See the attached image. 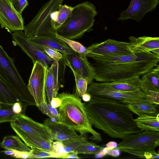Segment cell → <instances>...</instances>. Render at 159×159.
Returning a JSON list of instances; mask_svg holds the SVG:
<instances>
[{
  "label": "cell",
  "instance_id": "obj_1",
  "mask_svg": "<svg viewBox=\"0 0 159 159\" xmlns=\"http://www.w3.org/2000/svg\"><path fill=\"white\" fill-rule=\"evenodd\" d=\"M84 105L91 125L111 138L122 139L143 131L138 127L128 104L94 97L84 103Z\"/></svg>",
  "mask_w": 159,
  "mask_h": 159
},
{
  "label": "cell",
  "instance_id": "obj_2",
  "mask_svg": "<svg viewBox=\"0 0 159 159\" xmlns=\"http://www.w3.org/2000/svg\"><path fill=\"white\" fill-rule=\"evenodd\" d=\"M95 71L94 79L99 82H111L140 76L150 71L157 64L159 55L152 52L135 53L121 56H105L89 53Z\"/></svg>",
  "mask_w": 159,
  "mask_h": 159
},
{
  "label": "cell",
  "instance_id": "obj_3",
  "mask_svg": "<svg viewBox=\"0 0 159 159\" xmlns=\"http://www.w3.org/2000/svg\"><path fill=\"white\" fill-rule=\"evenodd\" d=\"M57 97L61 100L59 107V121L71 127L82 135L87 133L92 135L91 138L98 142L102 141L100 134L92 128L86 112L84 103L75 94L63 92Z\"/></svg>",
  "mask_w": 159,
  "mask_h": 159
},
{
  "label": "cell",
  "instance_id": "obj_4",
  "mask_svg": "<svg viewBox=\"0 0 159 159\" xmlns=\"http://www.w3.org/2000/svg\"><path fill=\"white\" fill-rule=\"evenodd\" d=\"M91 2L86 1L75 7L70 16L57 30L58 34L67 39L81 38L87 32L93 30L94 18L97 12Z\"/></svg>",
  "mask_w": 159,
  "mask_h": 159
},
{
  "label": "cell",
  "instance_id": "obj_5",
  "mask_svg": "<svg viewBox=\"0 0 159 159\" xmlns=\"http://www.w3.org/2000/svg\"><path fill=\"white\" fill-rule=\"evenodd\" d=\"M0 77L16 96L23 107L35 105L34 100L13 59L0 45Z\"/></svg>",
  "mask_w": 159,
  "mask_h": 159
},
{
  "label": "cell",
  "instance_id": "obj_6",
  "mask_svg": "<svg viewBox=\"0 0 159 159\" xmlns=\"http://www.w3.org/2000/svg\"><path fill=\"white\" fill-rule=\"evenodd\" d=\"M122 139L116 148L139 158H159V154L155 151L159 145V132L143 130Z\"/></svg>",
  "mask_w": 159,
  "mask_h": 159
},
{
  "label": "cell",
  "instance_id": "obj_7",
  "mask_svg": "<svg viewBox=\"0 0 159 159\" xmlns=\"http://www.w3.org/2000/svg\"><path fill=\"white\" fill-rule=\"evenodd\" d=\"M63 0H49L43 5L32 20L24 27L25 36L30 38L42 35L55 36L57 32L53 28L52 21Z\"/></svg>",
  "mask_w": 159,
  "mask_h": 159
},
{
  "label": "cell",
  "instance_id": "obj_8",
  "mask_svg": "<svg viewBox=\"0 0 159 159\" xmlns=\"http://www.w3.org/2000/svg\"><path fill=\"white\" fill-rule=\"evenodd\" d=\"M86 93L90 95L91 98H107L127 104L144 101L150 102L148 95L140 90L132 91L116 90L102 86L98 82H93L89 84Z\"/></svg>",
  "mask_w": 159,
  "mask_h": 159
},
{
  "label": "cell",
  "instance_id": "obj_9",
  "mask_svg": "<svg viewBox=\"0 0 159 159\" xmlns=\"http://www.w3.org/2000/svg\"><path fill=\"white\" fill-rule=\"evenodd\" d=\"M12 38L13 45L19 47L22 51L30 58L33 64L38 61L48 69L49 65L55 61L28 39L22 30L14 31Z\"/></svg>",
  "mask_w": 159,
  "mask_h": 159
},
{
  "label": "cell",
  "instance_id": "obj_10",
  "mask_svg": "<svg viewBox=\"0 0 159 159\" xmlns=\"http://www.w3.org/2000/svg\"><path fill=\"white\" fill-rule=\"evenodd\" d=\"M47 69L41 63L36 62L34 64L29 80L27 86L37 107L43 103L47 102L45 90Z\"/></svg>",
  "mask_w": 159,
  "mask_h": 159
},
{
  "label": "cell",
  "instance_id": "obj_11",
  "mask_svg": "<svg viewBox=\"0 0 159 159\" xmlns=\"http://www.w3.org/2000/svg\"><path fill=\"white\" fill-rule=\"evenodd\" d=\"M93 54L105 56H121L134 54L129 43L108 39L87 48Z\"/></svg>",
  "mask_w": 159,
  "mask_h": 159
},
{
  "label": "cell",
  "instance_id": "obj_12",
  "mask_svg": "<svg viewBox=\"0 0 159 159\" xmlns=\"http://www.w3.org/2000/svg\"><path fill=\"white\" fill-rule=\"evenodd\" d=\"M0 25L10 33L24 30L21 14L15 10L9 0H0Z\"/></svg>",
  "mask_w": 159,
  "mask_h": 159
},
{
  "label": "cell",
  "instance_id": "obj_13",
  "mask_svg": "<svg viewBox=\"0 0 159 159\" xmlns=\"http://www.w3.org/2000/svg\"><path fill=\"white\" fill-rule=\"evenodd\" d=\"M11 123L26 132L51 143L54 141L50 131L43 124L34 121L25 114H18Z\"/></svg>",
  "mask_w": 159,
  "mask_h": 159
},
{
  "label": "cell",
  "instance_id": "obj_14",
  "mask_svg": "<svg viewBox=\"0 0 159 159\" xmlns=\"http://www.w3.org/2000/svg\"><path fill=\"white\" fill-rule=\"evenodd\" d=\"M159 3L158 0H131L128 8L121 11L118 20L131 19L139 22L147 13L154 10Z\"/></svg>",
  "mask_w": 159,
  "mask_h": 159
},
{
  "label": "cell",
  "instance_id": "obj_15",
  "mask_svg": "<svg viewBox=\"0 0 159 159\" xmlns=\"http://www.w3.org/2000/svg\"><path fill=\"white\" fill-rule=\"evenodd\" d=\"M63 55L66 65L71 70L86 80L88 85L93 82L95 71L93 66L88 61L87 57H82L77 53Z\"/></svg>",
  "mask_w": 159,
  "mask_h": 159
},
{
  "label": "cell",
  "instance_id": "obj_16",
  "mask_svg": "<svg viewBox=\"0 0 159 159\" xmlns=\"http://www.w3.org/2000/svg\"><path fill=\"white\" fill-rule=\"evenodd\" d=\"M10 126L16 135L31 150L56 152L53 148L52 143L26 132L11 122Z\"/></svg>",
  "mask_w": 159,
  "mask_h": 159
},
{
  "label": "cell",
  "instance_id": "obj_17",
  "mask_svg": "<svg viewBox=\"0 0 159 159\" xmlns=\"http://www.w3.org/2000/svg\"><path fill=\"white\" fill-rule=\"evenodd\" d=\"M50 131L54 140L61 142L78 138L76 131L68 126L51 119L47 118L43 123Z\"/></svg>",
  "mask_w": 159,
  "mask_h": 159
},
{
  "label": "cell",
  "instance_id": "obj_18",
  "mask_svg": "<svg viewBox=\"0 0 159 159\" xmlns=\"http://www.w3.org/2000/svg\"><path fill=\"white\" fill-rule=\"evenodd\" d=\"M129 46L134 53L152 52L159 55V38L143 36L136 38L130 36Z\"/></svg>",
  "mask_w": 159,
  "mask_h": 159
},
{
  "label": "cell",
  "instance_id": "obj_19",
  "mask_svg": "<svg viewBox=\"0 0 159 159\" xmlns=\"http://www.w3.org/2000/svg\"><path fill=\"white\" fill-rule=\"evenodd\" d=\"M59 70V62L55 60L47 70L45 90L48 102L50 104L52 99L57 97L58 94Z\"/></svg>",
  "mask_w": 159,
  "mask_h": 159
},
{
  "label": "cell",
  "instance_id": "obj_20",
  "mask_svg": "<svg viewBox=\"0 0 159 159\" xmlns=\"http://www.w3.org/2000/svg\"><path fill=\"white\" fill-rule=\"evenodd\" d=\"M28 39L36 44L54 49L63 54L77 53L64 42L57 38L56 35H42Z\"/></svg>",
  "mask_w": 159,
  "mask_h": 159
},
{
  "label": "cell",
  "instance_id": "obj_21",
  "mask_svg": "<svg viewBox=\"0 0 159 159\" xmlns=\"http://www.w3.org/2000/svg\"><path fill=\"white\" fill-rule=\"evenodd\" d=\"M141 78L139 76L123 79L111 82L98 83L100 86L108 89L123 91L141 90Z\"/></svg>",
  "mask_w": 159,
  "mask_h": 159
},
{
  "label": "cell",
  "instance_id": "obj_22",
  "mask_svg": "<svg viewBox=\"0 0 159 159\" xmlns=\"http://www.w3.org/2000/svg\"><path fill=\"white\" fill-rule=\"evenodd\" d=\"M141 78V91L148 95V91L159 92V66L158 64L150 71L142 75Z\"/></svg>",
  "mask_w": 159,
  "mask_h": 159
},
{
  "label": "cell",
  "instance_id": "obj_23",
  "mask_svg": "<svg viewBox=\"0 0 159 159\" xmlns=\"http://www.w3.org/2000/svg\"><path fill=\"white\" fill-rule=\"evenodd\" d=\"M128 107L134 114L139 116L143 115L157 116L159 114L156 106L147 101L131 103L128 104Z\"/></svg>",
  "mask_w": 159,
  "mask_h": 159
},
{
  "label": "cell",
  "instance_id": "obj_24",
  "mask_svg": "<svg viewBox=\"0 0 159 159\" xmlns=\"http://www.w3.org/2000/svg\"><path fill=\"white\" fill-rule=\"evenodd\" d=\"M1 147L5 149L30 152L31 149L16 135H7L4 137L2 142L0 143Z\"/></svg>",
  "mask_w": 159,
  "mask_h": 159
},
{
  "label": "cell",
  "instance_id": "obj_25",
  "mask_svg": "<svg viewBox=\"0 0 159 159\" xmlns=\"http://www.w3.org/2000/svg\"><path fill=\"white\" fill-rule=\"evenodd\" d=\"M159 114L157 116L143 115L134 119L138 127L143 130L159 131Z\"/></svg>",
  "mask_w": 159,
  "mask_h": 159
},
{
  "label": "cell",
  "instance_id": "obj_26",
  "mask_svg": "<svg viewBox=\"0 0 159 159\" xmlns=\"http://www.w3.org/2000/svg\"><path fill=\"white\" fill-rule=\"evenodd\" d=\"M73 8V7L66 4L60 5L52 21L53 28L57 32L70 16Z\"/></svg>",
  "mask_w": 159,
  "mask_h": 159
},
{
  "label": "cell",
  "instance_id": "obj_27",
  "mask_svg": "<svg viewBox=\"0 0 159 159\" xmlns=\"http://www.w3.org/2000/svg\"><path fill=\"white\" fill-rule=\"evenodd\" d=\"M18 102L16 96L0 77V102L12 105Z\"/></svg>",
  "mask_w": 159,
  "mask_h": 159
},
{
  "label": "cell",
  "instance_id": "obj_28",
  "mask_svg": "<svg viewBox=\"0 0 159 159\" xmlns=\"http://www.w3.org/2000/svg\"><path fill=\"white\" fill-rule=\"evenodd\" d=\"M56 35L57 38L64 42L72 50L78 53L79 55L82 57H87L88 54L92 53L91 51L79 42L66 38L57 33Z\"/></svg>",
  "mask_w": 159,
  "mask_h": 159
},
{
  "label": "cell",
  "instance_id": "obj_29",
  "mask_svg": "<svg viewBox=\"0 0 159 159\" xmlns=\"http://www.w3.org/2000/svg\"><path fill=\"white\" fill-rule=\"evenodd\" d=\"M103 148L100 146L87 140L77 147L74 151L78 154H96L99 152Z\"/></svg>",
  "mask_w": 159,
  "mask_h": 159
},
{
  "label": "cell",
  "instance_id": "obj_30",
  "mask_svg": "<svg viewBox=\"0 0 159 159\" xmlns=\"http://www.w3.org/2000/svg\"><path fill=\"white\" fill-rule=\"evenodd\" d=\"M12 105L1 103L0 107V123L12 122L18 114L14 113Z\"/></svg>",
  "mask_w": 159,
  "mask_h": 159
},
{
  "label": "cell",
  "instance_id": "obj_31",
  "mask_svg": "<svg viewBox=\"0 0 159 159\" xmlns=\"http://www.w3.org/2000/svg\"><path fill=\"white\" fill-rule=\"evenodd\" d=\"M86 135H81L79 137L61 142L64 152L70 153L74 152L75 150L85 141L87 140Z\"/></svg>",
  "mask_w": 159,
  "mask_h": 159
},
{
  "label": "cell",
  "instance_id": "obj_32",
  "mask_svg": "<svg viewBox=\"0 0 159 159\" xmlns=\"http://www.w3.org/2000/svg\"><path fill=\"white\" fill-rule=\"evenodd\" d=\"M74 76L76 83V90L75 94L79 98L87 92L88 85V82L85 79L78 74L73 70H71Z\"/></svg>",
  "mask_w": 159,
  "mask_h": 159
},
{
  "label": "cell",
  "instance_id": "obj_33",
  "mask_svg": "<svg viewBox=\"0 0 159 159\" xmlns=\"http://www.w3.org/2000/svg\"><path fill=\"white\" fill-rule=\"evenodd\" d=\"M43 113L48 116L50 118L59 121L60 117L58 111L47 102L43 103L38 107Z\"/></svg>",
  "mask_w": 159,
  "mask_h": 159
},
{
  "label": "cell",
  "instance_id": "obj_34",
  "mask_svg": "<svg viewBox=\"0 0 159 159\" xmlns=\"http://www.w3.org/2000/svg\"><path fill=\"white\" fill-rule=\"evenodd\" d=\"M31 152L32 154L34 159H41L50 158H64L67 153L61 154L48 151H43L31 150Z\"/></svg>",
  "mask_w": 159,
  "mask_h": 159
},
{
  "label": "cell",
  "instance_id": "obj_35",
  "mask_svg": "<svg viewBox=\"0 0 159 159\" xmlns=\"http://www.w3.org/2000/svg\"><path fill=\"white\" fill-rule=\"evenodd\" d=\"M35 44L53 59L59 62L63 58V54L56 50L48 47Z\"/></svg>",
  "mask_w": 159,
  "mask_h": 159
},
{
  "label": "cell",
  "instance_id": "obj_36",
  "mask_svg": "<svg viewBox=\"0 0 159 159\" xmlns=\"http://www.w3.org/2000/svg\"><path fill=\"white\" fill-rule=\"evenodd\" d=\"M10 1L15 10L20 14L28 4L27 0H11Z\"/></svg>",
  "mask_w": 159,
  "mask_h": 159
},
{
  "label": "cell",
  "instance_id": "obj_37",
  "mask_svg": "<svg viewBox=\"0 0 159 159\" xmlns=\"http://www.w3.org/2000/svg\"><path fill=\"white\" fill-rule=\"evenodd\" d=\"M148 98L149 101L156 106L159 104V92L152 90L148 91Z\"/></svg>",
  "mask_w": 159,
  "mask_h": 159
},
{
  "label": "cell",
  "instance_id": "obj_38",
  "mask_svg": "<svg viewBox=\"0 0 159 159\" xmlns=\"http://www.w3.org/2000/svg\"><path fill=\"white\" fill-rule=\"evenodd\" d=\"M12 157L21 159H34L32 154L30 152H22L14 150Z\"/></svg>",
  "mask_w": 159,
  "mask_h": 159
},
{
  "label": "cell",
  "instance_id": "obj_39",
  "mask_svg": "<svg viewBox=\"0 0 159 159\" xmlns=\"http://www.w3.org/2000/svg\"><path fill=\"white\" fill-rule=\"evenodd\" d=\"M12 109L13 112L16 114H23L25 109L23 107L21 103L17 102L12 105Z\"/></svg>",
  "mask_w": 159,
  "mask_h": 159
},
{
  "label": "cell",
  "instance_id": "obj_40",
  "mask_svg": "<svg viewBox=\"0 0 159 159\" xmlns=\"http://www.w3.org/2000/svg\"><path fill=\"white\" fill-rule=\"evenodd\" d=\"M120 150L118 148H115L111 150H109L107 155L114 157H119L120 154Z\"/></svg>",
  "mask_w": 159,
  "mask_h": 159
},
{
  "label": "cell",
  "instance_id": "obj_41",
  "mask_svg": "<svg viewBox=\"0 0 159 159\" xmlns=\"http://www.w3.org/2000/svg\"><path fill=\"white\" fill-rule=\"evenodd\" d=\"M61 99L57 97L53 98L51 102V105L55 108L59 107L61 105Z\"/></svg>",
  "mask_w": 159,
  "mask_h": 159
},
{
  "label": "cell",
  "instance_id": "obj_42",
  "mask_svg": "<svg viewBox=\"0 0 159 159\" xmlns=\"http://www.w3.org/2000/svg\"><path fill=\"white\" fill-rule=\"evenodd\" d=\"M78 154L75 151L68 153L64 158H80Z\"/></svg>",
  "mask_w": 159,
  "mask_h": 159
},
{
  "label": "cell",
  "instance_id": "obj_43",
  "mask_svg": "<svg viewBox=\"0 0 159 159\" xmlns=\"http://www.w3.org/2000/svg\"><path fill=\"white\" fill-rule=\"evenodd\" d=\"M117 144V143L116 142L113 141H110L106 144V147L111 150L116 148Z\"/></svg>",
  "mask_w": 159,
  "mask_h": 159
},
{
  "label": "cell",
  "instance_id": "obj_44",
  "mask_svg": "<svg viewBox=\"0 0 159 159\" xmlns=\"http://www.w3.org/2000/svg\"><path fill=\"white\" fill-rule=\"evenodd\" d=\"M83 100L85 102L89 101L91 99V96L90 94L86 93L84 94L81 97Z\"/></svg>",
  "mask_w": 159,
  "mask_h": 159
},
{
  "label": "cell",
  "instance_id": "obj_45",
  "mask_svg": "<svg viewBox=\"0 0 159 159\" xmlns=\"http://www.w3.org/2000/svg\"><path fill=\"white\" fill-rule=\"evenodd\" d=\"M1 107V103L0 102V107Z\"/></svg>",
  "mask_w": 159,
  "mask_h": 159
},
{
  "label": "cell",
  "instance_id": "obj_46",
  "mask_svg": "<svg viewBox=\"0 0 159 159\" xmlns=\"http://www.w3.org/2000/svg\"><path fill=\"white\" fill-rule=\"evenodd\" d=\"M10 1L11 0H9Z\"/></svg>",
  "mask_w": 159,
  "mask_h": 159
}]
</instances>
